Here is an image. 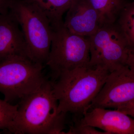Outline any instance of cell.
<instances>
[{"label": "cell", "instance_id": "6da1fadb", "mask_svg": "<svg viewBox=\"0 0 134 134\" xmlns=\"http://www.w3.org/2000/svg\"><path fill=\"white\" fill-rule=\"evenodd\" d=\"M8 132L15 134H66V114L59 112L58 101L47 80L37 91L20 100Z\"/></svg>", "mask_w": 134, "mask_h": 134}, {"label": "cell", "instance_id": "7a4b0ae2", "mask_svg": "<svg viewBox=\"0 0 134 134\" xmlns=\"http://www.w3.org/2000/svg\"><path fill=\"white\" fill-rule=\"evenodd\" d=\"M110 71L101 66L78 67L52 82L59 112L82 116L100 90Z\"/></svg>", "mask_w": 134, "mask_h": 134}, {"label": "cell", "instance_id": "3957f363", "mask_svg": "<svg viewBox=\"0 0 134 134\" xmlns=\"http://www.w3.org/2000/svg\"><path fill=\"white\" fill-rule=\"evenodd\" d=\"M9 12L23 34L27 58L37 63L46 64L52 36V28L48 18L31 0H13Z\"/></svg>", "mask_w": 134, "mask_h": 134}, {"label": "cell", "instance_id": "277c9868", "mask_svg": "<svg viewBox=\"0 0 134 134\" xmlns=\"http://www.w3.org/2000/svg\"><path fill=\"white\" fill-rule=\"evenodd\" d=\"M44 66L21 55L0 61V93L4 99L20 100L40 88L47 81Z\"/></svg>", "mask_w": 134, "mask_h": 134}, {"label": "cell", "instance_id": "5b68a950", "mask_svg": "<svg viewBox=\"0 0 134 134\" xmlns=\"http://www.w3.org/2000/svg\"><path fill=\"white\" fill-rule=\"evenodd\" d=\"M52 28L51 47L46 65L55 81L63 72L89 65L90 43L88 37L72 33L64 24Z\"/></svg>", "mask_w": 134, "mask_h": 134}, {"label": "cell", "instance_id": "8992f818", "mask_svg": "<svg viewBox=\"0 0 134 134\" xmlns=\"http://www.w3.org/2000/svg\"><path fill=\"white\" fill-rule=\"evenodd\" d=\"M88 37L89 66H101L111 72L125 65L129 47L115 23L104 25Z\"/></svg>", "mask_w": 134, "mask_h": 134}, {"label": "cell", "instance_id": "52a82bcc", "mask_svg": "<svg viewBox=\"0 0 134 134\" xmlns=\"http://www.w3.org/2000/svg\"><path fill=\"white\" fill-rule=\"evenodd\" d=\"M134 100V74L125 65L110 72L88 110L95 107L116 109Z\"/></svg>", "mask_w": 134, "mask_h": 134}, {"label": "cell", "instance_id": "ba28073f", "mask_svg": "<svg viewBox=\"0 0 134 134\" xmlns=\"http://www.w3.org/2000/svg\"><path fill=\"white\" fill-rule=\"evenodd\" d=\"M77 121L99 129L108 134H134V119L117 109L92 108Z\"/></svg>", "mask_w": 134, "mask_h": 134}, {"label": "cell", "instance_id": "9c48e42d", "mask_svg": "<svg viewBox=\"0 0 134 134\" xmlns=\"http://www.w3.org/2000/svg\"><path fill=\"white\" fill-rule=\"evenodd\" d=\"M64 24L70 32L85 37L92 36L103 25L98 12L88 0H74Z\"/></svg>", "mask_w": 134, "mask_h": 134}, {"label": "cell", "instance_id": "30bf717a", "mask_svg": "<svg viewBox=\"0 0 134 134\" xmlns=\"http://www.w3.org/2000/svg\"><path fill=\"white\" fill-rule=\"evenodd\" d=\"M18 55L28 58L26 43L21 27L9 11L0 14V61Z\"/></svg>", "mask_w": 134, "mask_h": 134}, {"label": "cell", "instance_id": "8fae6325", "mask_svg": "<svg viewBox=\"0 0 134 134\" xmlns=\"http://www.w3.org/2000/svg\"><path fill=\"white\" fill-rule=\"evenodd\" d=\"M48 18L52 27L64 24L63 16L74 0H31Z\"/></svg>", "mask_w": 134, "mask_h": 134}, {"label": "cell", "instance_id": "7c38bea8", "mask_svg": "<svg viewBox=\"0 0 134 134\" xmlns=\"http://www.w3.org/2000/svg\"><path fill=\"white\" fill-rule=\"evenodd\" d=\"M100 16L103 25L115 23L122 8L125 0H88Z\"/></svg>", "mask_w": 134, "mask_h": 134}, {"label": "cell", "instance_id": "4fadbf2b", "mask_svg": "<svg viewBox=\"0 0 134 134\" xmlns=\"http://www.w3.org/2000/svg\"><path fill=\"white\" fill-rule=\"evenodd\" d=\"M129 48H134V0L127 3L115 23Z\"/></svg>", "mask_w": 134, "mask_h": 134}, {"label": "cell", "instance_id": "5bb4252c", "mask_svg": "<svg viewBox=\"0 0 134 134\" xmlns=\"http://www.w3.org/2000/svg\"><path fill=\"white\" fill-rule=\"evenodd\" d=\"M18 104L13 105L0 98V131H8L16 116Z\"/></svg>", "mask_w": 134, "mask_h": 134}, {"label": "cell", "instance_id": "9a60e30c", "mask_svg": "<svg viewBox=\"0 0 134 134\" xmlns=\"http://www.w3.org/2000/svg\"><path fill=\"white\" fill-rule=\"evenodd\" d=\"M66 134H108L107 132L97 130L94 127L89 125H83L77 121L74 125L70 127L69 130L66 131Z\"/></svg>", "mask_w": 134, "mask_h": 134}, {"label": "cell", "instance_id": "2e32d148", "mask_svg": "<svg viewBox=\"0 0 134 134\" xmlns=\"http://www.w3.org/2000/svg\"><path fill=\"white\" fill-rule=\"evenodd\" d=\"M125 65L134 74V48H129Z\"/></svg>", "mask_w": 134, "mask_h": 134}, {"label": "cell", "instance_id": "e0dca14e", "mask_svg": "<svg viewBox=\"0 0 134 134\" xmlns=\"http://www.w3.org/2000/svg\"><path fill=\"white\" fill-rule=\"evenodd\" d=\"M134 119V100L126 105L116 109Z\"/></svg>", "mask_w": 134, "mask_h": 134}, {"label": "cell", "instance_id": "ac0fdd59", "mask_svg": "<svg viewBox=\"0 0 134 134\" xmlns=\"http://www.w3.org/2000/svg\"><path fill=\"white\" fill-rule=\"evenodd\" d=\"M13 0H0V14H5L9 11Z\"/></svg>", "mask_w": 134, "mask_h": 134}]
</instances>
